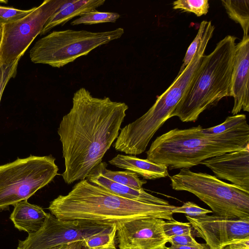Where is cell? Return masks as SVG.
Segmentation results:
<instances>
[{
    "mask_svg": "<svg viewBox=\"0 0 249 249\" xmlns=\"http://www.w3.org/2000/svg\"><path fill=\"white\" fill-rule=\"evenodd\" d=\"M128 109L125 103L93 97L85 88L74 92L72 107L57 129L66 184L87 179L97 169L117 139Z\"/></svg>",
    "mask_w": 249,
    "mask_h": 249,
    "instance_id": "6da1fadb",
    "label": "cell"
},
{
    "mask_svg": "<svg viewBox=\"0 0 249 249\" xmlns=\"http://www.w3.org/2000/svg\"><path fill=\"white\" fill-rule=\"evenodd\" d=\"M175 207L125 198L85 179L76 183L67 195H59L51 201L48 209L62 220H82L117 226L145 218L172 220Z\"/></svg>",
    "mask_w": 249,
    "mask_h": 249,
    "instance_id": "7a4b0ae2",
    "label": "cell"
},
{
    "mask_svg": "<svg viewBox=\"0 0 249 249\" xmlns=\"http://www.w3.org/2000/svg\"><path fill=\"white\" fill-rule=\"evenodd\" d=\"M198 125L178 128L158 137L146 151L147 160L170 169L189 168L202 161L249 145V125L246 124L225 133L207 136Z\"/></svg>",
    "mask_w": 249,
    "mask_h": 249,
    "instance_id": "3957f363",
    "label": "cell"
},
{
    "mask_svg": "<svg viewBox=\"0 0 249 249\" xmlns=\"http://www.w3.org/2000/svg\"><path fill=\"white\" fill-rule=\"evenodd\" d=\"M236 37L228 35L204 55L189 88L170 115L183 122H195L206 109L231 96V80Z\"/></svg>",
    "mask_w": 249,
    "mask_h": 249,
    "instance_id": "277c9868",
    "label": "cell"
},
{
    "mask_svg": "<svg viewBox=\"0 0 249 249\" xmlns=\"http://www.w3.org/2000/svg\"><path fill=\"white\" fill-rule=\"evenodd\" d=\"M176 191L190 192L207 204L214 215L232 218L249 217V192L214 176L181 168L170 177Z\"/></svg>",
    "mask_w": 249,
    "mask_h": 249,
    "instance_id": "5b68a950",
    "label": "cell"
},
{
    "mask_svg": "<svg viewBox=\"0 0 249 249\" xmlns=\"http://www.w3.org/2000/svg\"><path fill=\"white\" fill-rule=\"evenodd\" d=\"M124 34L123 28L98 32L54 31L35 43L30 51V58L34 63L60 68L101 45L120 38Z\"/></svg>",
    "mask_w": 249,
    "mask_h": 249,
    "instance_id": "8992f818",
    "label": "cell"
},
{
    "mask_svg": "<svg viewBox=\"0 0 249 249\" xmlns=\"http://www.w3.org/2000/svg\"><path fill=\"white\" fill-rule=\"evenodd\" d=\"M52 155H30L0 165V211L25 200L48 185L58 175Z\"/></svg>",
    "mask_w": 249,
    "mask_h": 249,
    "instance_id": "52a82bcc",
    "label": "cell"
},
{
    "mask_svg": "<svg viewBox=\"0 0 249 249\" xmlns=\"http://www.w3.org/2000/svg\"><path fill=\"white\" fill-rule=\"evenodd\" d=\"M67 0H45L24 18L1 26L0 65H8L24 54L45 24Z\"/></svg>",
    "mask_w": 249,
    "mask_h": 249,
    "instance_id": "ba28073f",
    "label": "cell"
},
{
    "mask_svg": "<svg viewBox=\"0 0 249 249\" xmlns=\"http://www.w3.org/2000/svg\"><path fill=\"white\" fill-rule=\"evenodd\" d=\"M109 226L82 220H62L47 213L40 229L29 233L25 240H19L17 249H53L82 241Z\"/></svg>",
    "mask_w": 249,
    "mask_h": 249,
    "instance_id": "9c48e42d",
    "label": "cell"
},
{
    "mask_svg": "<svg viewBox=\"0 0 249 249\" xmlns=\"http://www.w3.org/2000/svg\"><path fill=\"white\" fill-rule=\"evenodd\" d=\"M186 217L195 235L203 239L211 249H223L231 243L249 237V217L236 219L214 214Z\"/></svg>",
    "mask_w": 249,
    "mask_h": 249,
    "instance_id": "30bf717a",
    "label": "cell"
},
{
    "mask_svg": "<svg viewBox=\"0 0 249 249\" xmlns=\"http://www.w3.org/2000/svg\"><path fill=\"white\" fill-rule=\"evenodd\" d=\"M165 221L145 218L117 226L116 240L119 249H166L168 238L163 231Z\"/></svg>",
    "mask_w": 249,
    "mask_h": 249,
    "instance_id": "8fae6325",
    "label": "cell"
},
{
    "mask_svg": "<svg viewBox=\"0 0 249 249\" xmlns=\"http://www.w3.org/2000/svg\"><path fill=\"white\" fill-rule=\"evenodd\" d=\"M249 147L213 157L199 164L210 168L218 178L228 180L249 192Z\"/></svg>",
    "mask_w": 249,
    "mask_h": 249,
    "instance_id": "7c38bea8",
    "label": "cell"
},
{
    "mask_svg": "<svg viewBox=\"0 0 249 249\" xmlns=\"http://www.w3.org/2000/svg\"><path fill=\"white\" fill-rule=\"evenodd\" d=\"M233 115L249 111V36H243L235 46L231 80Z\"/></svg>",
    "mask_w": 249,
    "mask_h": 249,
    "instance_id": "4fadbf2b",
    "label": "cell"
},
{
    "mask_svg": "<svg viewBox=\"0 0 249 249\" xmlns=\"http://www.w3.org/2000/svg\"><path fill=\"white\" fill-rule=\"evenodd\" d=\"M87 179L91 183L125 198L147 204L170 205L168 201L146 192L143 188L134 189L108 179L102 174L100 164L97 169Z\"/></svg>",
    "mask_w": 249,
    "mask_h": 249,
    "instance_id": "5bb4252c",
    "label": "cell"
},
{
    "mask_svg": "<svg viewBox=\"0 0 249 249\" xmlns=\"http://www.w3.org/2000/svg\"><path fill=\"white\" fill-rule=\"evenodd\" d=\"M105 0H67L48 19L40 35H44L58 25H63L72 18L96 10Z\"/></svg>",
    "mask_w": 249,
    "mask_h": 249,
    "instance_id": "9a60e30c",
    "label": "cell"
},
{
    "mask_svg": "<svg viewBox=\"0 0 249 249\" xmlns=\"http://www.w3.org/2000/svg\"><path fill=\"white\" fill-rule=\"evenodd\" d=\"M108 162L116 167L134 172L145 179H156L169 176L166 166L135 156L118 154Z\"/></svg>",
    "mask_w": 249,
    "mask_h": 249,
    "instance_id": "2e32d148",
    "label": "cell"
},
{
    "mask_svg": "<svg viewBox=\"0 0 249 249\" xmlns=\"http://www.w3.org/2000/svg\"><path fill=\"white\" fill-rule=\"evenodd\" d=\"M10 219L16 228L28 234L39 230L47 215L42 207L31 204L27 200L15 204Z\"/></svg>",
    "mask_w": 249,
    "mask_h": 249,
    "instance_id": "e0dca14e",
    "label": "cell"
},
{
    "mask_svg": "<svg viewBox=\"0 0 249 249\" xmlns=\"http://www.w3.org/2000/svg\"><path fill=\"white\" fill-rule=\"evenodd\" d=\"M221 2L229 18L240 25L243 36H249V0H222Z\"/></svg>",
    "mask_w": 249,
    "mask_h": 249,
    "instance_id": "ac0fdd59",
    "label": "cell"
},
{
    "mask_svg": "<svg viewBox=\"0 0 249 249\" xmlns=\"http://www.w3.org/2000/svg\"><path fill=\"white\" fill-rule=\"evenodd\" d=\"M116 232L117 225L110 226L82 241L83 247L85 249H116Z\"/></svg>",
    "mask_w": 249,
    "mask_h": 249,
    "instance_id": "d6986e66",
    "label": "cell"
},
{
    "mask_svg": "<svg viewBox=\"0 0 249 249\" xmlns=\"http://www.w3.org/2000/svg\"><path fill=\"white\" fill-rule=\"evenodd\" d=\"M100 165L102 174L108 179L119 184L140 189L147 182L145 180L141 179L137 174L131 171H113L107 169V165L105 162H102Z\"/></svg>",
    "mask_w": 249,
    "mask_h": 249,
    "instance_id": "ffe728a7",
    "label": "cell"
},
{
    "mask_svg": "<svg viewBox=\"0 0 249 249\" xmlns=\"http://www.w3.org/2000/svg\"><path fill=\"white\" fill-rule=\"evenodd\" d=\"M247 123L245 114H236L228 116L224 122L219 125L207 128L201 127L200 131L204 136L216 135L231 131Z\"/></svg>",
    "mask_w": 249,
    "mask_h": 249,
    "instance_id": "44dd1931",
    "label": "cell"
},
{
    "mask_svg": "<svg viewBox=\"0 0 249 249\" xmlns=\"http://www.w3.org/2000/svg\"><path fill=\"white\" fill-rule=\"evenodd\" d=\"M120 17L114 12H100L96 10L87 12L71 22L72 25L79 24L91 25L106 22H115Z\"/></svg>",
    "mask_w": 249,
    "mask_h": 249,
    "instance_id": "7402d4cb",
    "label": "cell"
},
{
    "mask_svg": "<svg viewBox=\"0 0 249 249\" xmlns=\"http://www.w3.org/2000/svg\"><path fill=\"white\" fill-rule=\"evenodd\" d=\"M209 8L208 0H178L173 2V9L192 13L197 17L206 15Z\"/></svg>",
    "mask_w": 249,
    "mask_h": 249,
    "instance_id": "603a6c76",
    "label": "cell"
},
{
    "mask_svg": "<svg viewBox=\"0 0 249 249\" xmlns=\"http://www.w3.org/2000/svg\"><path fill=\"white\" fill-rule=\"evenodd\" d=\"M168 221L163 225V231L168 238L184 234L195 235L194 230L189 222H181L175 219Z\"/></svg>",
    "mask_w": 249,
    "mask_h": 249,
    "instance_id": "cb8c5ba5",
    "label": "cell"
},
{
    "mask_svg": "<svg viewBox=\"0 0 249 249\" xmlns=\"http://www.w3.org/2000/svg\"><path fill=\"white\" fill-rule=\"evenodd\" d=\"M207 21L203 20L200 23L196 36L187 50L185 56L183 59L182 64L178 75L180 74L184 71L196 53L200 44Z\"/></svg>",
    "mask_w": 249,
    "mask_h": 249,
    "instance_id": "d4e9b609",
    "label": "cell"
},
{
    "mask_svg": "<svg viewBox=\"0 0 249 249\" xmlns=\"http://www.w3.org/2000/svg\"><path fill=\"white\" fill-rule=\"evenodd\" d=\"M34 9L35 7H33L23 10L0 6V25L2 26L16 21L30 14Z\"/></svg>",
    "mask_w": 249,
    "mask_h": 249,
    "instance_id": "484cf974",
    "label": "cell"
},
{
    "mask_svg": "<svg viewBox=\"0 0 249 249\" xmlns=\"http://www.w3.org/2000/svg\"><path fill=\"white\" fill-rule=\"evenodd\" d=\"M21 57L8 65H0V102L4 89L11 78L16 75L18 62Z\"/></svg>",
    "mask_w": 249,
    "mask_h": 249,
    "instance_id": "4316f807",
    "label": "cell"
},
{
    "mask_svg": "<svg viewBox=\"0 0 249 249\" xmlns=\"http://www.w3.org/2000/svg\"><path fill=\"white\" fill-rule=\"evenodd\" d=\"M172 212L173 213H182L190 217H197L207 214L212 213V211L201 208L193 202L187 201L181 206H175Z\"/></svg>",
    "mask_w": 249,
    "mask_h": 249,
    "instance_id": "83f0119b",
    "label": "cell"
},
{
    "mask_svg": "<svg viewBox=\"0 0 249 249\" xmlns=\"http://www.w3.org/2000/svg\"><path fill=\"white\" fill-rule=\"evenodd\" d=\"M168 242L175 246H192L199 244L190 234L170 237L168 238Z\"/></svg>",
    "mask_w": 249,
    "mask_h": 249,
    "instance_id": "f1b7e54d",
    "label": "cell"
},
{
    "mask_svg": "<svg viewBox=\"0 0 249 249\" xmlns=\"http://www.w3.org/2000/svg\"><path fill=\"white\" fill-rule=\"evenodd\" d=\"M223 249H249V237L231 243Z\"/></svg>",
    "mask_w": 249,
    "mask_h": 249,
    "instance_id": "f546056e",
    "label": "cell"
},
{
    "mask_svg": "<svg viewBox=\"0 0 249 249\" xmlns=\"http://www.w3.org/2000/svg\"><path fill=\"white\" fill-rule=\"evenodd\" d=\"M166 249H211L206 243H199L197 245L192 246H175L171 245L166 247Z\"/></svg>",
    "mask_w": 249,
    "mask_h": 249,
    "instance_id": "4dcf8cb0",
    "label": "cell"
},
{
    "mask_svg": "<svg viewBox=\"0 0 249 249\" xmlns=\"http://www.w3.org/2000/svg\"><path fill=\"white\" fill-rule=\"evenodd\" d=\"M75 242L62 246H58L53 249H71L74 246Z\"/></svg>",
    "mask_w": 249,
    "mask_h": 249,
    "instance_id": "1f68e13d",
    "label": "cell"
},
{
    "mask_svg": "<svg viewBox=\"0 0 249 249\" xmlns=\"http://www.w3.org/2000/svg\"><path fill=\"white\" fill-rule=\"evenodd\" d=\"M71 249H85L83 246L82 242L78 241L75 243L74 246Z\"/></svg>",
    "mask_w": 249,
    "mask_h": 249,
    "instance_id": "d6a6232c",
    "label": "cell"
},
{
    "mask_svg": "<svg viewBox=\"0 0 249 249\" xmlns=\"http://www.w3.org/2000/svg\"><path fill=\"white\" fill-rule=\"evenodd\" d=\"M8 2L7 0H0V3L6 4Z\"/></svg>",
    "mask_w": 249,
    "mask_h": 249,
    "instance_id": "836d02e7",
    "label": "cell"
},
{
    "mask_svg": "<svg viewBox=\"0 0 249 249\" xmlns=\"http://www.w3.org/2000/svg\"><path fill=\"white\" fill-rule=\"evenodd\" d=\"M1 26L0 25V37H1Z\"/></svg>",
    "mask_w": 249,
    "mask_h": 249,
    "instance_id": "e575fe53",
    "label": "cell"
}]
</instances>
